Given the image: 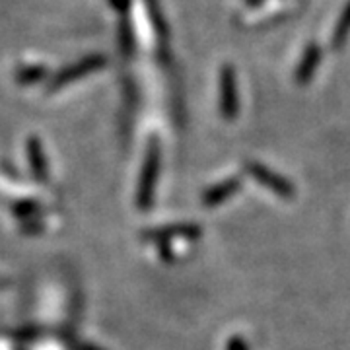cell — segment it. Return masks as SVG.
I'll return each mask as SVG.
<instances>
[{
  "instance_id": "obj_3",
  "label": "cell",
  "mask_w": 350,
  "mask_h": 350,
  "mask_svg": "<svg viewBox=\"0 0 350 350\" xmlns=\"http://www.w3.org/2000/svg\"><path fill=\"white\" fill-rule=\"evenodd\" d=\"M232 191H234V187H230V185L222 183V185H218V189H214V191H211V193L204 197V202H206V204H216V202L222 199V197H228Z\"/></svg>"
},
{
  "instance_id": "obj_1",
  "label": "cell",
  "mask_w": 350,
  "mask_h": 350,
  "mask_svg": "<svg viewBox=\"0 0 350 350\" xmlns=\"http://www.w3.org/2000/svg\"><path fill=\"white\" fill-rule=\"evenodd\" d=\"M158 165H160V156H158V146L154 144L146 156L142 177H140V189H138V206L140 208H148L152 204L154 185H156V177H158Z\"/></svg>"
},
{
  "instance_id": "obj_2",
  "label": "cell",
  "mask_w": 350,
  "mask_h": 350,
  "mask_svg": "<svg viewBox=\"0 0 350 350\" xmlns=\"http://www.w3.org/2000/svg\"><path fill=\"white\" fill-rule=\"evenodd\" d=\"M27 152H29V165L33 170V175L39 181H47V160H45V154H43V148H41L38 138L29 140Z\"/></svg>"
},
{
  "instance_id": "obj_4",
  "label": "cell",
  "mask_w": 350,
  "mask_h": 350,
  "mask_svg": "<svg viewBox=\"0 0 350 350\" xmlns=\"http://www.w3.org/2000/svg\"><path fill=\"white\" fill-rule=\"evenodd\" d=\"M80 350H101V349H98V347H92V345H84Z\"/></svg>"
}]
</instances>
